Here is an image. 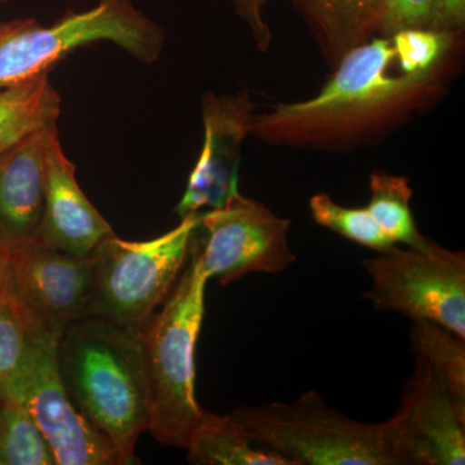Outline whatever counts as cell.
I'll return each instance as SVG.
<instances>
[{
  "instance_id": "6da1fadb",
  "label": "cell",
  "mask_w": 465,
  "mask_h": 465,
  "mask_svg": "<svg viewBox=\"0 0 465 465\" xmlns=\"http://www.w3.org/2000/svg\"><path fill=\"white\" fill-rule=\"evenodd\" d=\"M450 65L401 72L390 38H371L344 54L312 99L277 104L256 114L250 134L290 148L338 150L391 133L440 99Z\"/></svg>"
},
{
  "instance_id": "7a4b0ae2",
  "label": "cell",
  "mask_w": 465,
  "mask_h": 465,
  "mask_svg": "<svg viewBox=\"0 0 465 465\" xmlns=\"http://www.w3.org/2000/svg\"><path fill=\"white\" fill-rule=\"evenodd\" d=\"M58 372L69 399L114 445L124 464L150 423V397L142 330L84 316L57 341Z\"/></svg>"
},
{
  "instance_id": "3957f363",
  "label": "cell",
  "mask_w": 465,
  "mask_h": 465,
  "mask_svg": "<svg viewBox=\"0 0 465 465\" xmlns=\"http://www.w3.org/2000/svg\"><path fill=\"white\" fill-rule=\"evenodd\" d=\"M208 278L192 258L163 309L142 329L149 382V432L158 442L186 449L206 411L195 400L194 351L204 316Z\"/></svg>"
},
{
  "instance_id": "277c9868",
  "label": "cell",
  "mask_w": 465,
  "mask_h": 465,
  "mask_svg": "<svg viewBox=\"0 0 465 465\" xmlns=\"http://www.w3.org/2000/svg\"><path fill=\"white\" fill-rule=\"evenodd\" d=\"M231 416L253 445L289 465H400L387 421L349 418L314 391L293 402L241 406Z\"/></svg>"
},
{
  "instance_id": "5b68a950",
  "label": "cell",
  "mask_w": 465,
  "mask_h": 465,
  "mask_svg": "<svg viewBox=\"0 0 465 465\" xmlns=\"http://www.w3.org/2000/svg\"><path fill=\"white\" fill-rule=\"evenodd\" d=\"M101 41L153 64L163 50L164 34L133 0H99L94 8L69 12L50 26L34 18L0 20V91L47 74L70 52Z\"/></svg>"
},
{
  "instance_id": "8992f818",
  "label": "cell",
  "mask_w": 465,
  "mask_h": 465,
  "mask_svg": "<svg viewBox=\"0 0 465 465\" xmlns=\"http://www.w3.org/2000/svg\"><path fill=\"white\" fill-rule=\"evenodd\" d=\"M200 213L154 240L105 238L91 258V287L84 316L142 330L170 293L188 256Z\"/></svg>"
},
{
  "instance_id": "52a82bcc",
  "label": "cell",
  "mask_w": 465,
  "mask_h": 465,
  "mask_svg": "<svg viewBox=\"0 0 465 465\" xmlns=\"http://www.w3.org/2000/svg\"><path fill=\"white\" fill-rule=\"evenodd\" d=\"M375 309L440 324L465 339V255L432 241L424 249L379 252L363 262Z\"/></svg>"
},
{
  "instance_id": "ba28073f",
  "label": "cell",
  "mask_w": 465,
  "mask_h": 465,
  "mask_svg": "<svg viewBox=\"0 0 465 465\" xmlns=\"http://www.w3.org/2000/svg\"><path fill=\"white\" fill-rule=\"evenodd\" d=\"M291 222L240 192L225 206L200 213L192 258L222 284L250 273H280L296 262L290 249Z\"/></svg>"
},
{
  "instance_id": "9c48e42d",
  "label": "cell",
  "mask_w": 465,
  "mask_h": 465,
  "mask_svg": "<svg viewBox=\"0 0 465 465\" xmlns=\"http://www.w3.org/2000/svg\"><path fill=\"white\" fill-rule=\"evenodd\" d=\"M57 339L35 323L15 399L29 410L60 465H121L114 445L67 396L57 365Z\"/></svg>"
},
{
  "instance_id": "30bf717a",
  "label": "cell",
  "mask_w": 465,
  "mask_h": 465,
  "mask_svg": "<svg viewBox=\"0 0 465 465\" xmlns=\"http://www.w3.org/2000/svg\"><path fill=\"white\" fill-rule=\"evenodd\" d=\"M203 148L176 207L180 219L225 206L238 192L242 148L255 118L249 92L202 97Z\"/></svg>"
},
{
  "instance_id": "8fae6325",
  "label": "cell",
  "mask_w": 465,
  "mask_h": 465,
  "mask_svg": "<svg viewBox=\"0 0 465 465\" xmlns=\"http://www.w3.org/2000/svg\"><path fill=\"white\" fill-rule=\"evenodd\" d=\"M415 360L399 411L385 420L400 465H463L465 418L423 358Z\"/></svg>"
},
{
  "instance_id": "7c38bea8",
  "label": "cell",
  "mask_w": 465,
  "mask_h": 465,
  "mask_svg": "<svg viewBox=\"0 0 465 465\" xmlns=\"http://www.w3.org/2000/svg\"><path fill=\"white\" fill-rule=\"evenodd\" d=\"M11 293L34 322L57 341L84 317L91 287V258H75L38 240L8 253Z\"/></svg>"
},
{
  "instance_id": "4fadbf2b",
  "label": "cell",
  "mask_w": 465,
  "mask_h": 465,
  "mask_svg": "<svg viewBox=\"0 0 465 465\" xmlns=\"http://www.w3.org/2000/svg\"><path fill=\"white\" fill-rule=\"evenodd\" d=\"M113 234L112 226L76 182L75 166L63 152L57 134L45 158V207L36 240L51 249L85 259Z\"/></svg>"
},
{
  "instance_id": "5bb4252c",
  "label": "cell",
  "mask_w": 465,
  "mask_h": 465,
  "mask_svg": "<svg viewBox=\"0 0 465 465\" xmlns=\"http://www.w3.org/2000/svg\"><path fill=\"white\" fill-rule=\"evenodd\" d=\"M56 124L0 154V249L11 252L38 238L45 207V158Z\"/></svg>"
},
{
  "instance_id": "9a60e30c",
  "label": "cell",
  "mask_w": 465,
  "mask_h": 465,
  "mask_svg": "<svg viewBox=\"0 0 465 465\" xmlns=\"http://www.w3.org/2000/svg\"><path fill=\"white\" fill-rule=\"evenodd\" d=\"M61 97L47 74L0 91V154L30 134L56 124Z\"/></svg>"
},
{
  "instance_id": "2e32d148",
  "label": "cell",
  "mask_w": 465,
  "mask_h": 465,
  "mask_svg": "<svg viewBox=\"0 0 465 465\" xmlns=\"http://www.w3.org/2000/svg\"><path fill=\"white\" fill-rule=\"evenodd\" d=\"M185 450L189 463L197 465H289L283 458L253 445L231 415L207 411Z\"/></svg>"
},
{
  "instance_id": "e0dca14e",
  "label": "cell",
  "mask_w": 465,
  "mask_h": 465,
  "mask_svg": "<svg viewBox=\"0 0 465 465\" xmlns=\"http://www.w3.org/2000/svg\"><path fill=\"white\" fill-rule=\"evenodd\" d=\"M365 0H293L332 69L345 54L362 45L361 11Z\"/></svg>"
},
{
  "instance_id": "ac0fdd59",
  "label": "cell",
  "mask_w": 465,
  "mask_h": 465,
  "mask_svg": "<svg viewBox=\"0 0 465 465\" xmlns=\"http://www.w3.org/2000/svg\"><path fill=\"white\" fill-rule=\"evenodd\" d=\"M410 341L415 356L428 363L465 418V339L440 324L415 320Z\"/></svg>"
},
{
  "instance_id": "d6986e66",
  "label": "cell",
  "mask_w": 465,
  "mask_h": 465,
  "mask_svg": "<svg viewBox=\"0 0 465 465\" xmlns=\"http://www.w3.org/2000/svg\"><path fill=\"white\" fill-rule=\"evenodd\" d=\"M370 192L371 198L366 210L396 243L424 249L432 242L416 228L410 207L412 189L406 177L374 173L370 176Z\"/></svg>"
},
{
  "instance_id": "ffe728a7",
  "label": "cell",
  "mask_w": 465,
  "mask_h": 465,
  "mask_svg": "<svg viewBox=\"0 0 465 465\" xmlns=\"http://www.w3.org/2000/svg\"><path fill=\"white\" fill-rule=\"evenodd\" d=\"M56 459L29 410L3 400L0 409V465H54Z\"/></svg>"
},
{
  "instance_id": "44dd1931",
  "label": "cell",
  "mask_w": 465,
  "mask_h": 465,
  "mask_svg": "<svg viewBox=\"0 0 465 465\" xmlns=\"http://www.w3.org/2000/svg\"><path fill=\"white\" fill-rule=\"evenodd\" d=\"M35 322L14 296L0 300V396L15 399Z\"/></svg>"
},
{
  "instance_id": "7402d4cb",
  "label": "cell",
  "mask_w": 465,
  "mask_h": 465,
  "mask_svg": "<svg viewBox=\"0 0 465 465\" xmlns=\"http://www.w3.org/2000/svg\"><path fill=\"white\" fill-rule=\"evenodd\" d=\"M309 208L317 224L338 232L361 246L369 247L378 253L396 246V242L382 231L366 207L341 206L326 193H318L309 200Z\"/></svg>"
},
{
  "instance_id": "603a6c76",
  "label": "cell",
  "mask_w": 465,
  "mask_h": 465,
  "mask_svg": "<svg viewBox=\"0 0 465 465\" xmlns=\"http://www.w3.org/2000/svg\"><path fill=\"white\" fill-rule=\"evenodd\" d=\"M436 0H365L360 25L363 42L430 27Z\"/></svg>"
},
{
  "instance_id": "cb8c5ba5",
  "label": "cell",
  "mask_w": 465,
  "mask_h": 465,
  "mask_svg": "<svg viewBox=\"0 0 465 465\" xmlns=\"http://www.w3.org/2000/svg\"><path fill=\"white\" fill-rule=\"evenodd\" d=\"M460 34L407 29L394 34L391 39L397 66L406 74H419L449 63Z\"/></svg>"
},
{
  "instance_id": "d4e9b609",
  "label": "cell",
  "mask_w": 465,
  "mask_h": 465,
  "mask_svg": "<svg viewBox=\"0 0 465 465\" xmlns=\"http://www.w3.org/2000/svg\"><path fill=\"white\" fill-rule=\"evenodd\" d=\"M269 0H234L238 16L249 26L253 43L262 52L272 45V32L265 20V9Z\"/></svg>"
},
{
  "instance_id": "484cf974",
  "label": "cell",
  "mask_w": 465,
  "mask_h": 465,
  "mask_svg": "<svg viewBox=\"0 0 465 465\" xmlns=\"http://www.w3.org/2000/svg\"><path fill=\"white\" fill-rule=\"evenodd\" d=\"M464 26L465 0H436L432 20L428 29L461 34Z\"/></svg>"
},
{
  "instance_id": "4316f807",
  "label": "cell",
  "mask_w": 465,
  "mask_h": 465,
  "mask_svg": "<svg viewBox=\"0 0 465 465\" xmlns=\"http://www.w3.org/2000/svg\"><path fill=\"white\" fill-rule=\"evenodd\" d=\"M11 293V269L8 252L0 249V300L9 298Z\"/></svg>"
},
{
  "instance_id": "83f0119b",
  "label": "cell",
  "mask_w": 465,
  "mask_h": 465,
  "mask_svg": "<svg viewBox=\"0 0 465 465\" xmlns=\"http://www.w3.org/2000/svg\"><path fill=\"white\" fill-rule=\"evenodd\" d=\"M11 2V0H0V5H5V3Z\"/></svg>"
},
{
  "instance_id": "f1b7e54d",
  "label": "cell",
  "mask_w": 465,
  "mask_h": 465,
  "mask_svg": "<svg viewBox=\"0 0 465 465\" xmlns=\"http://www.w3.org/2000/svg\"><path fill=\"white\" fill-rule=\"evenodd\" d=\"M2 405H3V397L0 396V409H2Z\"/></svg>"
}]
</instances>
